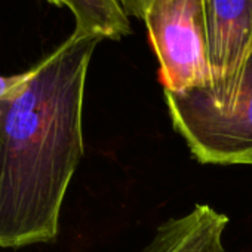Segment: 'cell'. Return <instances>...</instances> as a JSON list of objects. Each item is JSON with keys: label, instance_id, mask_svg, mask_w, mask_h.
<instances>
[{"label": "cell", "instance_id": "obj_9", "mask_svg": "<svg viewBox=\"0 0 252 252\" xmlns=\"http://www.w3.org/2000/svg\"><path fill=\"white\" fill-rule=\"evenodd\" d=\"M46 2H48V0H46Z\"/></svg>", "mask_w": 252, "mask_h": 252}, {"label": "cell", "instance_id": "obj_2", "mask_svg": "<svg viewBox=\"0 0 252 252\" xmlns=\"http://www.w3.org/2000/svg\"><path fill=\"white\" fill-rule=\"evenodd\" d=\"M165 101L175 131L196 160L252 166V52L228 107H218L206 88L165 92Z\"/></svg>", "mask_w": 252, "mask_h": 252}, {"label": "cell", "instance_id": "obj_6", "mask_svg": "<svg viewBox=\"0 0 252 252\" xmlns=\"http://www.w3.org/2000/svg\"><path fill=\"white\" fill-rule=\"evenodd\" d=\"M57 8H67L74 18V32L120 40L132 34L131 18L117 0H48Z\"/></svg>", "mask_w": 252, "mask_h": 252}, {"label": "cell", "instance_id": "obj_7", "mask_svg": "<svg viewBox=\"0 0 252 252\" xmlns=\"http://www.w3.org/2000/svg\"><path fill=\"white\" fill-rule=\"evenodd\" d=\"M153 0H117V3L123 9V12L129 18H137L144 21V17L150 8Z\"/></svg>", "mask_w": 252, "mask_h": 252}, {"label": "cell", "instance_id": "obj_8", "mask_svg": "<svg viewBox=\"0 0 252 252\" xmlns=\"http://www.w3.org/2000/svg\"><path fill=\"white\" fill-rule=\"evenodd\" d=\"M18 74L12 76H0V99H3L17 85Z\"/></svg>", "mask_w": 252, "mask_h": 252}, {"label": "cell", "instance_id": "obj_3", "mask_svg": "<svg viewBox=\"0 0 252 252\" xmlns=\"http://www.w3.org/2000/svg\"><path fill=\"white\" fill-rule=\"evenodd\" d=\"M144 23L165 92L212 86L203 0H153Z\"/></svg>", "mask_w": 252, "mask_h": 252}, {"label": "cell", "instance_id": "obj_4", "mask_svg": "<svg viewBox=\"0 0 252 252\" xmlns=\"http://www.w3.org/2000/svg\"><path fill=\"white\" fill-rule=\"evenodd\" d=\"M212 86L218 107H228L252 52V0H203Z\"/></svg>", "mask_w": 252, "mask_h": 252}, {"label": "cell", "instance_id": "obj_5", "mask_svg": "<svg viewBox=\"0 0 252 252\" xmlns=\"http://www.w3.org/2000/svg\"><path fill=\"white\" fill-rule=\"evenodd\" d=\"M227 215L209 205H196L181 217L162 222L140 252H227Z\"/></svg>", "mask_w": 252, "mask_h": 252}, {"label": "cell", "instance_id": "obj_1", "mask_svg": "<svg viewBox=\"0 0 252 252\" xmlns=\"http://www.w3.org/2000/svg\"><path fill=\"white\" fill-rule=\"evenodd\" d=\"M104 39L73 32L0 99V248L55 242L82 160L88 68Z\"/></svg>", "mask_w": 252, "mask_h": 252}]
</instances>
